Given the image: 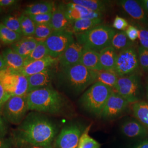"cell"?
<instances>
[{
  "label": "cell",
  "mask_w": 148,
  "mask_h": 148,
  "mask_svg": "<svg viewBox=\"0 0 148 148\" xmlns=\"http://www.w3.org/2000/svg\"><path fill=\"white\" fill-rule=\"evenodd\" d=\"M56 133V127L52 122L43 116L32 112L19 125L13 138L16 145L26 143L52 148Z\"/></svg>",
  "instance_id": "obj_1"
},
{
  "label": "cell",
  "mask_w": 148,
  "mask_h": 148,
  "mask_svg": "<svg viewBox=\"0 0 148 148\" xmlns=\"http://www.w3.org/2000/svg\"><path fill=\"white\" fill-rule=\"evenodd\" d=\"M29 110L50 114L62 111L65 104L63 97L48 86L34 90L27 95Z\"/></svg>",
  "instance_id": "obj_2"
},
{
  "label": "cell",
  "mask_w": 148,
  "mask_h": 148,
  "mask_svg": "<svg viewBox=\"0 0 148 148\" xmlns=\"http://www.w3.org/2000/svg\"><path fill=\"white\" fill-rule=\"evenodd\" d=\"M96 71L87 69L79 63L62 70L60 78L70 90L76 93L84 91L96 82Z\"/></svg>",
  "instance_id": "obj_3"
},
{
  "label": "cell",
  "mask_w": 148,
  "mask_h": 148,
  "mask_svg": "<svg viewBox=\"0 0 148 148\" xmlns=\"http://www.w3.org/2000/svg\"><path fill=\"white\" fill-rule=\"evenodd\" d=\"M116 31L105 25H99L88 31L76 34V41L84 48L99 52L111 46V40Z\"/></svg>",
  "instance_id": "obj_4"
},
{
  "label": "cell",
  "mask_w": 148,
  "mask_h": 148,
  "mask_svg": "<svg viewBox=\"0 0 148 148\" xmlns=\"http://www.w3.org/2000/svg\"><path fill=\"white\" fill-rule=\"evenodd\" d=\"M112 91L110 87L96 82L85 91L80 98L79 103L86 111L95 116L101 117Z\"/></svg>",
  "instance_id": "obj_5"
},
{
  "label": "cell",
  "mask_w": 148,
  "mask_h": 148,
  "mask_svg": "<svg viewBox=\"0 0 148 148\" xmlns=\"http://www.w3.org/2000/svg\"><path fill=\"white\" fill-rule=\"evenodd\" d=\"M0 84L11 97L27 95V77L19 71L9 68L0 70Z\"/></svg>",
  "instance_id": "obj_6"
},
{
  "label": "cell",
  "mask_w": 148,
  "mask_h": 148,
  "mask_svg": "<svg viewBox=\"0 0 148 148\" xmlns=\"http://www.w3.org/2000/svg\"><path fill=\"white\" fill-rule=\"evenodd\" d=\"M27 95L12 96L6 101L1 110L5 120L16 125L24 121L29 111Z\"/></svg>",
  "instance_id": "obj_7"
},
{
  "label": "cell",
  "mask_w": 148,
  "mask_h": 148,
  "mask_svg": "<svg viewBox=\"0 0 148 148\" xmlns=\"http://www.w3.org/2000/svg\"><path fill=\"white\" fill-rule=\"evenodd\" d=\"M114 90L130 103L139 101L141 91V84L139 77L133 74L119 77Z\"/></svg>",
  "instance_id": "obj_8"
},
{
  "label": "cell",
  "mask_w": 148,
  "mask_h": 148,
  "mask_svg": "<svg viewBox=\"0 0 148 148\" xmlns=\"http://www.w3.org/2000/svg\"><path fill=\"white\" fill-rule=\"evenodd\" d=\"M74 41L73 34L70 31H53L45 43L49 56L54 58H59Z\"/></svg>",
  "instance_id": "obj_9"
},
{
  "label": "cell",
  "mask_w": 148,
  "mask_h": 148,
  "mask_svg": "<svg viewBox=\"0 0 148 148\" xmlns=\"http://www.w3.org/2000/svg\"><path fill=\"white\" fill-rule=\"evenodd\" d=\"M138 55L135 48L130 47L117 53L114 72L119 77L134 74L139 66Z\"/></svg>",
  "instance_id": "obj_10"
},
{
  "label": "cell",
  "mask_w": 148,
  "mask_h": 148,
  "mask_svg": "<svg viewBox=\"0 0 148 148\" xmlns=\"http://www.w3.org/2000/svg\"><path fill=\"white\" fill-rule=\"evenodd\" d=\"M130 103L116 92L112 91L101 114L104 119H111L119 116L127 109Z\"/></svg>",
  "instance_id": "obj_11"
},
{
  "label": "cell",
  "mask_w": 148,
  "mask_h": 148,
  "mask_svg": "<svg viewBox=\"0 0 148 148\" xmlns=\"http://www.w3.org/2000/svg\"><path fill=\"white\" fill-rule=\"evenodd\" d=\"M81 130L77 125L65 127L56 142L57 148H77L81 137Z\"/></svg>",
  "instance_id": "obj_12"
},
{
  "label": "cell",
  "mask_w": 148,
  "mask_h": 148,
  "mask_svg": "<svg viewBox=\"0 0 148 148\" xmlns=\"http://www.w3.org/2000/svg\"><path fill=\"white\" fill-rule=\"evenodd\" d=\"M84 47L75 41L71 43L58 58V64L61 70L67 69L80 63Z\"/></svg>",
  "instance_id": "obj_13"
},
{
  "label": "cell",
  "mask_w": 148,
  "mask_h": 148,
  "mask_svg": "<svg viewBox=\"0 0 148 148\" xmlns=\"http://www.w3.org/2000/svg\"><path fill=\"white\" fill-rule=\"evenodd\" d=\"M64 8L66 16L70 22L83 19L101 18L103 15L71 2L66 3Z\"/></svg>",
  "instance_id": "obj_14"
},
{
  "label": "cell",
  "mask_w": 148,
  "mask_h": 148,
  "mask_svg": "<svg viewBox=\"0 0 148 148\" xmlns=\"http://www.w3.org/2000/svg\"><path fill=\"white\" fill-rule=\"evenodd\" d=\"M57 64H58V58H54L48 56L42 59L27 64L19 72L27 77L32 75L42 73L48 69H51Z\"/></svg>",
  "instance_id": "obj_15"
},
{
  "label": "cell",
  "mask_w": 148,
  "mask_h": 148,
  "mask_svg": "<svg viewBox=\"0 0 148 148\" xmlns=\"http://www.w3.org/2000/svg\"><path fill=\"white\" fill-rule=\"evenodd\" d=\"M54 71L52 69L46 70L42 73L27 77L28 82L27 94L34 90L48 87L54 77Z\"/></svg>",
  "instance_id": "obj_16"
},
{
  "label": "cell",
  "mask_w": 148,
  "mask_h": 148,
  "mask_svg": "<svg viewBox=\"0 0 148 148\" xmlns=\"http://www.w3.org/2000/svg\"><path fill=\"white\" fill-rule=\"evenodd\" d=\"M70 24L71 22L69 21L65 15L64 6L60 5L57 8H55L52 12V18L50 22V25L53 31H69Z\"/></svg>",
  "instance_id": "obj_17"
},
{
  "label": "cell",
  "mask_w": 148,
  "mask_h": 148,
  "mask_svg": "<svg viewBox=\"0 0 148 148\" xmlns=\"http://www.w3.org/2000/svg\"><path fill=\"white\" fill-rule=\"evenodd\" d=\"M38 42L34 37H23L13 44L11 48L25 59L37 47Z\"/></svg>",
  "instance_id": "obj_18"
},
{
  "label": "cell",
  "mask_w": 148,
  "mask_h": 148,
  "mask_svg": "<svg viewBox=\"0 0 148 148\" xmlns=\"http://www.w3.org/2000/svg\"><path fill=\"white\" fill-rule=\"evenodd\" d=\"M99 54V63L101 71H114L117 52L112 46L101 50Z\"/></svg>",
  "instance_id": "obj_19"
},
{
  "label": "cell",
  "mask_w": 148,
  "mask_h": 148,
  "mask_svg": "<svg viewBox=\"0 0 148 148\" xmlns=\"http://www.w3.org/2000/svg\"><path fill=\"white\" fill-rule=\"evenodd\" d=\"M80 64L92 71H101L99 52L89 48H84Z\"/></svg>",
  "instance_id": "obj_20"
},
{
  "label": "cell",
  "mask_w": 148,
  "mask_h": 148,
  "mask_svg": "<svg viewBox=\"0 0 148 148\" xmlns=\"http://www.w3.org/2000/svg\"><path fill=\"white\" fill-rule=\"evenodd\" d=\"M122 8L133 19L144 21L145 16L143 8L138 1L134 0H122L119 2Z\"/></svg>",
  "instance_id": "obj_21"
},
{
  "label": "cell",
  "mask_w": 148,
  "mask_h": 148,
  "mask_svg": "<svg viewBox=\"0 0 148 148\" xmlns=\"http://www.w3.org/2000/svg\"><path fill=\"white\" fill-rule=\"evenodd\" d=\"M102 21L101 18L83 19L72 21L69 31L75 34L82 33L101 25Z\"/></svg>",
  "instance_id": "obj_22"
},
{
  "label": "cell",
  "mask_w": 148,
  "mask_h": 148,
  "mask_svg": "<svg viewBox=\"0 0 148 148\" xmlns=\"http://www.w3.org/2000/svg\"><path fill=\"white\" fill-rule=\"evenodd\" d=\"M7 68L19 71L24 66V59L11 48L5 49L2 53Z\"/></svg>",
  "instance_id": "obj_23"
},
{
  "label": "cell",
  "mask_w": 148,
  "mask_h": 148,
  "mask_svg": "<svg viewBox=\"0 0 148 148\" xmlns=\"http://www.w3.org/2000/svg\"><path fill=\"white\" fill-rule=\"evenodd\" d=\"M121 131L124 135L130 138L143 136L147 133L145 127L140 122L133 120L125 122L122 125Z\"/></svg>",
  "instance_id": "obj_24"
},
{
  "label": "cell",
  "mask_w": 148,
  "mask_h": 148,
  "mask_svg": "<svg viewBox=\"0 0 148 148\" xmlns=\"http://www.w3.org/2000/svg\"><path fill=\"white\" fill-rule=\"evenodd\" d=\"M54 9V3L52 2H41L27 6L24 14L27 16H32L48 13L53 12Z\"/></svg>",
  "instance_id": "obj_25"
},
{
  "label": "cell",
  "mask_w": 148,
  "mask_h": 148,
  "mask_svg": "<svg viewBox=\"0 0 148 148\" xmlns=\"http://www.w3.org/2000/svg\"><path fill=\"white\" fill-rule=\"evenodd\" d=\"M133 42L126 35L125 32H116L112 38L111 46L117 52H120L128 48L132 47Z\"/></svg>",
  "instance_id": "obj_26"
},
{
  "label": "cell",
  "mask_w": 148,
  "mask_h": 148,
  "mask_svg": "<svg viewBox=\"0 0 148 148\" xmlns=\"http://www.w3.org/2000/svg\"><path fill=\"white\" fill-rule=\"evenodd\" d=\"M132 110L134 116L148 129V103L141 101L134 103Z\"/></svg>",
  "instance_id": "obj_27"
},
{
  "label": "cell",
  "mask_w": 148,
  "mask_h": 148,
  "mask_svg": "<svg viewBox=\"0 0 148 148\" xmlns=\"http://www.w3.org/2000/svg\"><path fill=\"white\" fill-rule=\"evenodd\" d=\"M75 4L81 5L92 12L103 14L105 12L107 5L105 1L99 0H73L70 1Z\"/></svg>",
  "instance_id": "obj_28"
},
{
  "label": "cell",
  "mask_w": 148,
  "mask_h": 148,
  "mask_svg": "<svg viewBox=\"0 0 148 148\" xmlns=\"http://www.w3.org/2000/svg\"><path fill=\"white\" fill-rule=\"evenodd\" d=\"M96 74V82L106 85L110 87L112 90L114 89L119 78V76L114 71H97Z\"/></svg>",
  "instance_id": "obj_29"
},
{
  "label": "cell",
  "mask_w": 148,
  "mask_h": 148,
  "mask_svg": "<svg viewBox=\"0 0 148 148\" xmlns=\"http://www.w3.org/2000/svg\"><path fill=\"white\" fill-rule=\"evenodd\" d=\"M23 36L10 30L0 23V41L7 45L14 44L20 40Z\"/></svg>",
  "instance_id": "obj_30"
},
{
  "label": "cell",
  "mask_w": 148,
  "mask_h": 148,
  "mask_svg": "<svg viewBox=\"0 0 148 148\" xmlns=\"http://www.w3.org/2000/svg\"><path fill=\"white\" fill-rule=\"evenodd\" d=\"M21 27L22 35L24 37H34L36 24L28 16L24 14L18 17Z\"/></svg>",
  "instance_id": "obj_31"
},
{
  "label": "cell",
  "mask_w": 148,
  "mask_h": 148,
  "mask_svg": "<svg viewBox=\"0 0 148 148\" xmlns=\"http://www.w3.org/2000/svg\"><path fill=\"white\" fill-rule=\"evenodd\" d=\"M48 56H49L48 52L45 42H39L37 47L24 59V66L33 62L44 58Z\"/></svg>",
  "instance_id": "obj_32"
},
{
  "label": "cell",
  "mask_w": 148,
  "mask_h": 148,
  "mask_svg": "<svg viewBox=\"0 0 148 148\" xmlns=\"http://www.w3.org/2000/svg\"><path fill=\"white\" fill-rule=\"evenodd\" d=\"M90 127L91 125L87 127L81 134L77 148H101V144L89 135Z\"/></svg>",
  "instance_id": "obj_33"
},
{
  "label": "cell",
  "mask_w": 148,
  "mask_h": 148,
  "mask_svg": "<svg viewBox=\"0 0 148 148\" xmlns=\"http://www.w3.org/2000/svg\"><path fill=\"white\" fill-rule=\"evenodd\" d=\"M53 30L49 24L36 25L34 37L38 42H45L52 34Z\"/></svg>",
  "instance_id": "obj_34"
},
{
  "label": "cell",
  "mask_w": 148,
  "mask_h": 148,
  "mask_svg": "<svg viewBox=\"0 0 148 148\" xmlns=\"http://www.w3.org/2000/svg\"><path fill=\"white\" fill-rule=\"evenodd\" d=\"M1 23L11 30L22 35L21 27L18 18L12 16H6L2 19Z\"/></svg>",
  "instance_id": "obj_35"
},
{
  "label": "cell",
  "mask_w": 148,
  "mask_h": 148,
  "mask_svg": "<svg viewBox=\"0 0 148 148\" xmlns=\"http://www.w3.org/2000/svg\"><path fill=\"white\" fill-rule=\"evenodd\" d=\"M139 63L144 71H148V50L140 46L138 50Z\"/></svg>",
  "instance_id": "obj_36"
},
{
  "label": "cell",
  "mask_w": 148,
  "mask_h": 148,
  "mask_svg": "<svg viewBox=\"0 0 148 148\" xmlns=\"http://www.w3.org/2000/svg\"><path fill=\"white\" fill-rule=\"evenodd\" d=\"M52 16V12L45 13V14H40L37 15H32L28 16L31 19L34 23L37 24H49Z\"/></svg>",
  "instance_id": "obj_37"
},
{
  "label": "cell",
  "mask_w": 148,
  "mask_h": 148,
  "mask_svg": "<svg viewBox=\"0 0 148 148\" xmlns=\"http://www.w3.org/2000/svg\"><path fill=\"white\" fill-rule=\"evenodd\" d=\"M128 26V23L127 21L125 18L118 16H116L112 24V27L114 29L121 32L126 30Z\"/></svg>",
  "instance_id": "obj_38"
},
{
  "label": "cell",
  "mask_w": 148,
  "mask_h": 148,
  "mask_svg": "<svg viewBox=\"0 0 148 148\" xmlns=\"http://www.w3.org/2000/svg\"><path fill=\"white\" fill-rule=\"evenodd\" d=\"M14 144L13 138L7 137L6 133L0 134V148H13Z\"/></svg>",
  "instance_id": "obj_39"
},
{
  "label": "cell",
  "mask_w": 148,
  "mask_h": 148,
  "mask_svg": "<svg viewBox=\"0 0 148 148\" xmlns=\"http://www.w3.org/2000/svg\"><path fill=\"white\" fill-rule=\"evenodd\" d=\"M125 33L127 37L131 41H134L139 37V30L132 25H129L128 27L125 30Z\"/></svg>",
  "instance_id": "obj_40"
},
{
  "label": "cell",
  "mask_w": 148,
  "mask_h": 148,
  "mask_svg": "<svg viewBox=\"0 0 148 148\" xmlns=\"http://www.w3.org/2000/svg\"><path fill=\"white\" fill-rule=\"evenodd\" d=\"M138 38L143 47L148 50V31L140 29L139 30Z\"/></svg>",
  "instance_id": "obj_41"
},
{
  "label": "cell",
  "mask_w": 148,
  "mask_h": 148,
  "mask_svg": "<svg viewBox=\"0 0 148 148\" xmlns=\"http://www.w3.org/2000/svg\"><path fill=\"white\" fill-rule=\"evenodd\" d=\"M11 97V95L5 90L0 84V111H1L6 101Z\"/></svg>",
  "instance_id": "obj_42"
},
{
  "label": "cell",
  "mask_w": 148,
  "mask_h": 148,
  "mask_svg": "<svg viewBox=\"0 0 148 148\" xmlns=\"http://www.w3.org/2000/svg\"><path fill=\"white\" fill-rule=\"evenodd\" d=\"M16 0H0V8H8L16 3Z\"/></svg>",
  "instance_id": "obj_43"
},
{
  "label": "cell",
  "mask_w": 148,
  "mask_h": 148,
  "mask_svg": "<svg viewBox=\"0 0 148 148\" xmlns=\"http://www.w3.org/2000/svg\"><path fill=\"white\" fill-rule=\"evenodd\" d=\"M6 126L3 117L0 115V134L6 133Z\"/></svg>",
  "instance_id": "obj_44"
},
{
  "label": "cell",
  "mask_w": 148,
  "mask_h": 148,
  "mask_svg": "<svg viewBox=\"0 0 148 148\" xmlns=\"http://www.w3.org/2000/svg\"><path fill=\"white\" fill-rule=\"evenodd\" d=\"M17 146L19 148H43V147H41L36 146V145L30 144H26V143L21 144L17 145L16 147Z\"/></svg>",
  "instance_id": "obj_45"
},
{
  "label": "cell",
  "mask_w": 148,
  "mask_h": 148,
  "mask_svg": "<svg viewBox=\"0 0 148 148\" xmlns=\"http://www.w3.org/2000/svg\"><path fill=\"white\" fill-rule=\"evenodd\" d=\"M138 2L143 8V10L148 12V0H142L139 1Z\"/></svg>",
  "instance_id": "obj_46"
},
{
  "label": "cell",
  "mask_w": 148,
  "mask_h": 148,
  "mask_svg": "<svg viewBox=\"0 0 148 148\" xmlns=\"http://www.w3.org/2000/svg\"><path fill=\"white\" fill-rule=\"evenodd\" d=\"M7 68V64L5 63V60L2 54H0V70L5 69Z\"/></svg>",
  "instance_id": "obj_47"
},
{
  "label": "cell",
  "mask_w": 148,
  "mask_h": 148,
  "mask_svg": "<svg viewBox=\"0 0 148 148\" xmlns=\"http://www.w3.org/2000/svg\"><path fill=\"white\" fill-rule=\"evenodd\" d=\"M136 148H148V140L144 141L139 145Z\"/></svg>",
  "instance_id": "obj_48"
},
{
  "label": "cell",
  "mask_w": 148,
  "mask_h": 148,
  "mask_svg": "<svg viewBox=\"0 0 148 148\" xmlns=\"http://www.w3.org/2000/svg\"><path fill=\"white\" fill-rule=\"evenodd\" d=\"M146 90H147V93H146V95H147V99L148 101V84L147 85V87H146Z\"/></svg>",
  "instance_id": "obj_49"
},
{
  "label": "cell",
  "mask_w": 148,
  "mask_h": 148,
  "mask_svg": "<svg viewBox=\"0 0 148 148\" xmlns=\"http://www.w3.org/2000/svg\"><path fill=\"white\" fill-rule=\"evenodd\" d=\"M1 8H0V11H1Z\"/></svg>",
  "instance_id": "obj_50"
},
{
  "label": "cell",
  "mask_w": 148,
  "mask_h": 148,
  "mask_svg": "<svg viewBox=\"0 0 148 148\" xmlns=\"http://www.w3.org/2000/svg\"><path fill=\"white\" fill-rule=\"evenodd\" d=\"M14 148V147H13V148Z\"/></svg>",
  "instance_id": "obj_51"
}]
</instances>
